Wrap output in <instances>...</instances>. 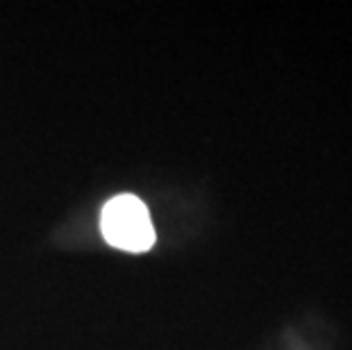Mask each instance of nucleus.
<instances>
[{
	"label": "nucleus",
	"instance_id": "f257e3e1",
	"mask_svg": "<svg viewBox=\"0 0 352 350\" xmlns=\"http://www.w3.org/2000/svg\"><path fill=\"white\" fill-rule=\"evenodd\" d=\"M102 234L111 245L130 252H144L155 243V228L146 205L137 196L123 193L102 210Z\"/></svg>",
	"mask_w": 352,
	"mask_h": 350
}]
</instances>
